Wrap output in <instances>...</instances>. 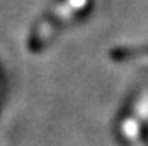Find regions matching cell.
I'll use <instances>...</instances> for the list:
<instances>
[{"label":"cell","mask_w":148,"mask_h":146,"mask_svg":"<svg viewBox=\"0 0 148 146\" xmlns=\"http://www.w3.org/2000/svg\"><path fill=\"white\" fill-rule=\"evenodd\" d=\"M87 2L88 0H63L62 3H58V6L52 11L51 17H47V20L40 24V27L36 29L33 38L30 39V44L35 49H38L41 44H44V41L52 36V33L55 32V29H57L60 24L71 19L69 17L71 14H76L80 10H84Z\"/></svg>","instance_id":"obj_1"}]
</instances>
